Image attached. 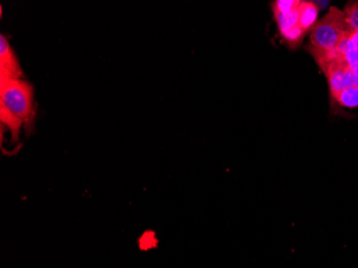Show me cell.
Here are the masks:
<instances>
[{
    "instance_id": "obj_1",
    "label": "cell",
    "mask_w": 358,
    "mask_h": 268,
    "mask_svg": "<svg viewBox=\"0 0 358 268\" xmlns=\"http://www.w3.org/2000/svg\"><path fill=\"white\" fill-rule=\"evenodd\" d=\"M36 117L35 88L25 79L0 80V120L12 142L19 140L21 129L30 131Z\"/></svg>"
},
{
    "instance_id": "obj_2",
    "label": "cell",
    "mask_w": 358,
    "mask_h": 268,
    "mask_svg": "<svg viewBox=\"0 0 358 268\" xmlns=\"http://www.w3.org/2000/svg\"><path fill=\"white\" fill-rule=\"evenodd\" d=\"M349 25L346 23L343 11L332 7L324 17L316 21L311 30L310 52L321 69L346 55L340 51L349 36Z\"/></svg>"
},
{
    "instance_id": "obj_3",
    "label": "cell",
    "mask_w": 358,
    "mask_h": 268,
    "mask_svg": "<svg viewBox=\"0 0 358 268\" xmlns=\"http://www.w3.org/2000/svg\"><path fill=\"white\" fill-rule=\"evenodd\" d=\"M323 72L325 73L332 96L340 93L346 88L358 86V78L349 62H346V56L330 62Z\"/></svg>"
},
{
    "instance_id": "obj_4",
    "label": "cell",
    "mask_w": 358,
    "mask_h": 268,
    "mask_svg": "<svg viewBox=\"0 0 358 268\" xmlns=\"http://www.w3.org/2000/svg\"><path fill=\"white\" fill-rule=\"evenodd\" d=\"M19 58L5 35L0 36V80L24 79Z\"/></svg>"
},
{
    "instance_id": "obj_5",
    "label": "cell",
    "mask_w": 358,
    "mask_h": 268,
    "mask_svg": "<svg viewBox=\"0 0 358 268\" xmlns=\"http://www.w3.org/2000/svg\"><path fill=\"white\" fill-rule=\"evenodd\" d=\"M278 28L280 31L283 38L287 41L289 46H297L304 40L305 33L297 24V15H283L279 13H274Z\"/></svg>"
},
{
    "instance_id": "obj_6",
    "label": "cell",
    "mask_w": 358,
    "mask_h": 268,
    "mask_svg": "<svg viewBox=\"0 0 358 268\" xmlns=\"http://www.w3.org/2000/svg\"><path fill=\"white\" fill-rule=\"evenodd\" d=\"M320 8L312 1H301L297 8V24L305 33L312 30L318 21Z\"/></svg>"
},
{
    "instance_id": "obj_7",
    "label": "cell",
    "mask_w": 358,
    "mask_h": 268,
    "mask_svg": "<svg viewBox=\"0 0 358 268\" xmlns=\"http://www.w3.org/2000/svg\"><path fill=\"white\" fill-rule=\"evenodd\" d=\"M332 97H334V99L336 100L341 107H349V109L357 107L358 86L346 88V89L340 91V93H336V95L332 96Z\"/></svg>"
},
{
    "instance_id": "obj_8",
    "label": "cell",
    "mask_w": 358,
    "mask_h": 268,
    "mask_svg": "<svg viewBox=\"0 0 358 268\" xmlns=\"http://www.w3.org/2000/svg\"><path fill=\"white\" fill-rule=\"evenodd\" d=\"M301 1L299 0H277L273 3V12L283 15H293L296 13Z\"/></svg>"
},
{
    "instance_id": "obj_9",
    "label": "cell",
    "mask_w": 358,
    "mask_h": 268,
    "mask_svg": "<svg viewBox=\"0 0 358 268\" xmlns=\"http://www.w3.org/2000/svg\"><path fill=\"white\" fill-rule=\"evenodd\" d=\"M343 12L350 29L358 30V3H349Z\"/></svg>"
},
{
    "instance_id": "obj_10",
    "label": "cell",
    "mask_w": 358,
    "mask_h": 268,
    "mask_svg": "<svg viewBox=\"0 0 358 268\" xmlns=\"http://www.w3.org/2000/svg\"><path fill=\"white\" fill-rule=\"evenodd\" d=\"M344 54L356 55V56H358V30L350 31L349 36L346 39Z\"/></svg>"
}]
</instances>
